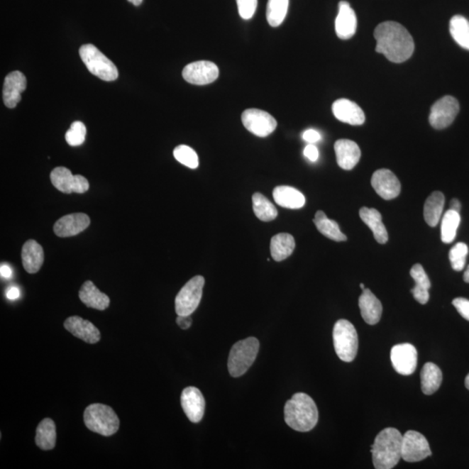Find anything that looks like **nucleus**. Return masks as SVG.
Wrapping results in <instances>:
<instances>
[{"label": "nucleus", "instance_id": "1", "mask_svg": "<svg viewBox=\"0 0 469 469\" xmlns=\"http://www.w3.org/2000/svg\"><path fill=\"white\" fill-rule=\"evenodd\" d=\"M377 53H382L393 63H402L410 59L414 42L408 30L397 22L381 23L374 32Z\"/></svg>", "mask_w": 469, "mask_h": 469}, {"label": "nucleus", "instance_id": "2", "mask_svg": "<svg viewBox=\"0 0 469 469\" xmlns=\"http://www.w3.org/2000/svg\"><path fill=\"white\" fill-rule=\"evenodd\" d=\"M319 409L307 394H294L285 407V420L289 427L298 432H309L319 421Z\"/></svg>", "mask_w": 469, "mask_h": 469}, {"label": "nucleus", "instance_id": "3", "mask_svg": "<svg viewBox=\"0 0 469 469\" xmlns=\"http://www.w3.org/2000/svg\"><path fill=\"white\" fill-rule=\"evenodd\" d=\"M402 436L397 429L387 428L375 437L371 446L375 468L391 469L402 459Z\"/></svg>", "mask_w": 469, "mask_h": 469}, {"label": "nucleus", "instance_id": "4", "mask_svg": "<svg viewBox=\"0 0 469 469\" xmlns=\"http://www.w3.org/2000/svg\"><path fill=\"white\" fill-rule=\"evenodd\" d=\"M84 424L92 432L111 436L118 432L120 421L111 407L100 403L88 406L84 414Z\"/></svg>", "mask_w": 469, "mask_h": 469}, {"label": "nucleus", "instance_id": "5", "mask_svg": "<svg viewBox=\"0 0 469 469\" xmlns=\"http://www.w3.org/2000/svg\"><path fill=\"white\" fill-rule=\"evenodd\" d=\"M259 347V341L255 337L239 341L233 345L228 359V369L231 377H239L246 373L257 358Z\"/></svg>", "mask_w": 469, "mask_h": 469}, {"label": "nucleus", "instance_id": "6", "mask_svg": "<svg viewBox=\"0 0 469 469\" xmlns=\"http://www.w3.org/2000/svg\"><path fill=\"white\" fill-rule=\"evenodd\" d=\"M333 341L336 355L343 362L351 363L358 351V335L351 321L341 319L333 329Z\"/></svg>", "mask_w": 469, "mask_h": 469}, {"label": "nucleus", "instance_id": "7", "mask_svg": "<svg viewBox=\"0 0 469 469\" xmlns=\"http://www.w3.org/2000/svg\"><path fill=\"white\" fill-rule=\"evenodd\" d=\"M79 55L92 75L104 81H114L118 79V71L116 65L95 45L88 44L81 46Z\"/></svg>", "mask_w": 469, "mask_h": 469}, {"label": "nucleus", "instance_id": "8", "mask_svg": "<svg viewBox=\"0 0 469 469\" xmlns=\"http://www.w3.org/2000/svg\"><path fill=\"white\" fill-rule=\"evenodd\" d=\"M204 278L202 276L194 277L186 284L177 294L175 301V308L177 316H192V314L199 307L203 289Z\"/></svg>", "mask_w": 469, "mask_h": 469}, {"label": "nucleus", "instance_id": "9", "mask_svg": "<svg viewBox=\"0 0 469 469\" xmlns=\"http://www.w3.org/2000/svg\"><path fill=\"white\" fill-rule=\"evenodd\" d=\"M460 111L459 102L452 96H445L433 104L429 114V123L437 130L452 125Z\"/></svg>", "mask_w": 469, "mask_h": 469}, {"label": "nucleus", "instance_id": "10", "mask_svg": "<svg viewBox=\"0 0 469 469\" xmlns=\"http://www.w3.org/2000/svg\"><path fill=\"white\" fill-rule=\"evenodd\" d=\"M431 455L429 441L421 433L409 430L402 436V459L408 463H417Z\"/></svg>", "mask_w": 469, "mask_h": 469}, {"label": "nucleus", "instance_id": "11", "mask_svg": "<svg viewBox=\"0 0 469 469\" xmlns=\"http://www.w3.org/2000/svg\"><path fill=\"white\" fill-rule=\"evenodd\" d=\"M244 127L260 138L268 137L277 129V122L268 112L259 109H248L242 114Z\"/></svg>", "mask_w": 469, "mask_h": 469}, {"label": "nucleus", "instance_id": "12", "mask_svg": "<svg viewBox=\"0 0 469 469\" xmlns=\"http://www.w3.org/2000/svg\"><path fill=\"white\" fill-rule=\"evenodd\" d=\"M50 182L60 192L67 194H83L90 188L87 178L81 175H73L71 170L65 167L54 169L50 173Z\"/></svg>", "mask_w": 469, "mask_h": 469}, {"label": "nucleus", "instance_id": "13", "mask_svg": "<svg viewBox=\"0 0 469 469\" xmlns=\"http://www.w3.org/2000/svg\"><path fill=\"white\" fill-rule=\"evenodd\" d=\"M219 76V69L211 61L193 62L183 70V77L188 83L205 85L214 82Z\"/></svg>", "mask_w": 469, "mask_h": 469}, {"label": "nucleus", "instance_id": "14", "mask_svg": "<svg viewBox=\"0 0 469 469\" xmlns=\"http://www.w3.org/2000/svg\"><path fill=\"white\" fill-rule=\"evenodd\" d=\"M390 359L394 370L400 375H410L416 370L417 351L412 344L394 345L391 350Z\"/></svg>", "mask_w": 469, "mask_h": 469}, {"label": "nucleus", "instance_id": "15", "mask_svg": "<svg viewBox=\"0 0 469 469\" xmlns=\"http://www.w3.org/2000/svg\"><path fill=\"white\" fill-rule=\"evenodd\" d=\"M371 185L378 195L385 200L395 199L401 193V183L390 170L382 169L374 172Z\"/></svg>", "mask_w": 469, "mask_h": 469}, {"label": "nucleus", "instance_id": "16", "mask_svg": "<svg viewBox=\"0 0 469 469\" xmlns=\"http://www.w3.org/2000/svg\"><path fill=\"white\" fill-rule=\"evenodd\" d=\"M181 405L186 416L193 424L203 419L205 409V400L203 394L195 387H188L181 394Z\"/></svg>", "mask_w": 469, "mask_h": 469}, {"label": "nucleus", "instance_id": "17", "mask_svg": "<svg viewBox=\"0 0 469 469\" xmlns=\"http://www.w3.org/2000/svg\"><path fill=\"white\" fill-rule=\"evenodd\" d=\"M90 224V218L84 213H73L57 220L53 231L60 238H70L87 230Z\"/></svg>", "mask_w": 469, "mask_h": 469}, {"label": "nucleus", "instance_id": "18", "mask_svg": "<svg viewBox=\"0 0 469 469\" xmlns=\"http://www.w3.org/2000/svg\"><path fill=\"white\" fill-rule=\"evenodd\" d=\"M333 114L343 123L351 126H362L365 122V114L362 108L353 101L341 99L335 101L332 106Z\"/></svg>", "mask_w": 469, "mask_h": 469}, {"label": "nucleus", "instance_id": "19", "mask_svg": "<svg viewBox=\"0 0 469 469\" xmlns=\"http://www.w3.org/2000/svg\"><path fill=\"white\" fill-rule=\"evenodd\" d=\"M26 89V77L21 72H13L6 77L3 88V99L6 106L15 108L21 102V93Z\"/></svg>", "mask_w": 469, "mask_h": 469}, {"label": "nucleus", "instance_id": "20", "mask_svg": "<svg viewBox=\"0 0 469 469\" xmlns=\"http://www.w3.org/2000/svg\"><path fill=\"white\" fill-rule=\"evenodd\" d=\"M65 329L77 338L91 344L99 343L101 339L100 331L90 321L81 319L80 316H71L65 320Z\"/></svg>", "mask_w": 469, "mask_h": 469}, {"label": "nucleus", "instance_id": "21", "mask_svg": "<svg viewBox=\"0 0 469 469\" xmlns=\"http://www.w3.org/2000/svg\"><path fill=\"white\" fill-rule=\"evenodd\" d=\"M358 18L355 11L351 9L350 3L341 1L339 3L338 14L336 18V33L341 40H350L356 32Z\"/></svg>", "mask_w": 469, "mask_h": 469}, {"label": "nucleus", "instance_id": "22", "mask_svg": "<svg viewBox=\"0 0 469 469\" xmlns=\"http://www.w3.org/2000/svg\"><path fill=\"white\" fill-rule=\"evenodd\" d=\"M335 151L337 164L346 170L355 168L362 155L358 143L348 139L337 140L335 143Z\"/></svg>", "mask_w": 469, "mask_h": 469}, {"label": "nucleus", "instance_id": "23", "mask_svg": "<svg viewBox=\"0 0 469 469\" xmlns=\"http://www.w3.org/2000/svg\"><path fill=\"white\" fill-rule=\"evenodd\" d=\"M359 308L364 321L368 324L379 323L382 315V305L378 298L369 289H364L359 297Z\"/></svg>", "mask_w": 469, "mask_h": 469}, {"label": "nucleus", "instance_id": "24", "mask_svg": "<svg viewBox=\"0 0 469 469\" xmlns=\"http://www.w3.org/2000/svg\"><path fill=\"white\" fill-rule=\"evenodd\" d=\"M44 250L40 243L34 240H28L22 249L23 266L30 274L37 273L40 271L44 263Z\"/></svg>", "mask_w": 469, "mask_h": 469}, {"label": "nucleus", "instance_id": "25", "mask_svg": "<svg viewBox=\"0 0 469 469\" xmlns=\"http://www.w3.org/2000/svg\"><path fill=\"white\" fill-rule=\"evenodd\" d=\"M273 197L278 205L292 210L301 209L306 203L304 194L290 186H277L274 189Z\"/></svg>", "mask_w": 469, "mask_h": 469}, {"label": "nucleus", "instance_id": "26", "mask_svg": "<svg viewBox=\"0 0 469 469\" xmlns=\"http://www.w3.org/2000/svg\"><path fill=\"white\" fill-rule=\"evenodd\" d=\"M360 219L370 227L377 243L385 244L389 240V234L382 223L381 213L375 209L363 207L359 211Z\"/></svg>", "mask_w": 469, "mask_h": 469}, {"label": "nucleus", "instance_id": "27", "mask_svg": "<svg viewBox=\"0 0 469 469\" xmlns=\"http://www.w3.org/2000/svg\"><path fill=\"white\" fill-rule=\"evenodd\" d=\"M79 298L83 304L89 308L104 310L109 307L110 298L107 294L101 292L92 281H87L81 287Z\"/></svg>", "mask_w": 469, "mask_h": 469}, {"label": "nucleus", "instance_id": "28", "mask_svg": "<svg viewBox=\"0 0 469 469\" xmlns=\"http://www.w3.org/2000/svg\"><path fill=\"white\" fill-rule=\"evenodd\" d=\"M421 390L425 394L436 393L443 382V372L435 363H427L421 372Z\"/></svg>", "mask_w": 469, "mask_h": 469}, {"label": "nucleus", "instance_id": "29", "mask_svg": "<svg viewBox=\"0 0 469 469\" xmlns=\"http://www.w3.org/2000/svg\"><path fill=\"white\" fill-rule=\"evenodd\" d=\"M445 197L441 192H434L424 204V219L429 226L436 227L443 216Z\"/></svg>", "mask_w": 469, "mask_h": 469}, {"label": "nucleus", "instance_id": "30", "mask_svg": "<svg viewBox=\"0 0 469 469\" xmlns=\"http://www.w3.org/2000/svg\"><path fill=\"white\" fill-rule=\"evenodd\" d=\"M296 247L293 236L288 233L274 236L270 242V253L275 261L281 262L292 255Z\"/></svg>", "mask_w": 469, "mask_h": 469}, {"label": "nucleus", "instance_id": "31", "mask_svg": "<svg viewBox=\"0 0 469 469\" xmlns=\"http://www.w3.org/2000/svg\"><path fill=\"white\" fill-rule=\"evenodd\" d=\"M313 221L317 230L326 238L336 242L346 241L347 236L341 231L338 224L334 220L329 219L324 211H317Z\"/></svg>", "mask_w": 469, "mask_h": 469}, {"label": "nucleus", "instance_id": "32", "mask_svg": "<svg viewBox=\"0 0 469 469\" xmlns=\"http://www.w3.org/2000/svg\"><path fill=\"white\" fill-rule=\"evenodd\" d=\"M56 440V425L52 419L46 418L38 426L36 444L43 451H50L55 448Z\"/></svg>", "mask_w": 469, "mask_h": 469}, {"label": "nucleus", "instance_id": "33", "mask_svg": "<svg viewBox=\"0 0 469 469\" xmlns=\"http://www.w3.org/2000/svg\"><path fill=\"white\" fill-rule=\"evenodd\" d=\"M449 31L453 40L460 48L469 50V21L466 18L456 15L449 23Z\"/></svg>", "mask_w": 469, "mask_h": 469}, {"label": "nucleus", "instance_id": "34", "mask_svg": "<svg viewBox=\"0 0 469 469\" xmlns=\"http://www.w3.org/2000/svg\"><path fill=\"white\" fill-rule=\"evenodd\" d=\"M255 215L263 222H270L277 219V210L275 205L261 193H255L252 197Z\"/></svg>", "mask_w": 469, "mask_h": 469}, {"label": "nucleus", "instance_id": "35", "mask_svg": "<svg viewBox=\"0 0 469 469\" xmlns=\"http://www.w3.org/2000/svg\"><path fill=\"white\" fill-rule=\"evenodd\" d=\"M289 0H268L267 5V21L272 27L282 24L288 13Z\"/></svg>", "mask_w": 469, "mask_h": 469}, {"label": "nucleus", "instance_id": "36", "mask_svg": "<svg viewBox=\"0 0 469 469\" xmlns=\"http://www.w3.org/2000/svg\"><path fill=\"white\" fill-rule=\"evenodd\" d=\"M460 223L459 212L448 210L445 213L441 220V241L445 243H451L455 240L457 230Z\"/></svg>", "mask_w": 469, "mask_h": 469}, {"label": "nucleus", "instance_id": "37", "mask_svg": "<svg viewBox=\"0 0 469 469\" xmlns=\"http://www.w3.org/2000/svg\"><path fill=\"white\" fill-rule=\"evenodd\" d=\"M174 158L180 164L191 169H197L199 165V156L191 147L182 145L176 147L173 151Z\"/></svg>", "mask_w": 469, "mask_h": 469}, {"label": "nucleus", "instance_id": "38", "mask_svg": "<svg viewBox=\"0 0 469 469\" xmlns=\"http://www.w3.org/2000/svg\"><path fill=\"white\" fill-rule=\"evenodd\" d=\"M468 247L466 243H458L449 251L452 268L456 271H461L466 265Z\"/></svg>", "mask_w": 469, "mask_h": 469}, {"label": "nucleus", "instance_id": "39", "mask_svg": "<svg viewBox=\"0 0 469 469\" xmlns=\"http://www.w3.org/2000/svg\"><path fill=\"white\" fill-rule=\"evenodd\" d=\"M87 136V127L82 122L75 121L72 123L71 127L65 133V140L71 146H79L83 145Z\"/></svg>", "mask_w": 469, "mask_h": 469}, {"label": "nucleus", "instance_id": "40", "mask_svg": "<svg viewBox=\"0 0 469 469\" xmlns=\"http://www.w3.org/2000/svg\"><path fill=\"white\" fill-rule=\"evenodd\" d=\"M411 277L416 282L414 289L421 290H429L431 288V282H430L427 273L425 272L424 267L419 263L414 265L410 270Z\"/></svg>", "mask_w": 469, "mask_h": 469}, {"label": "nucleus", "instance_id": "41", "mask_svg": "<svg viewBox=\"0 0 469 469\" xmlns=\"http://www.w3.org/2000/svg\"><path fill=\"white\" fill-rule=\"evenodd\" d=\"M240 17L245 21L254 16L258 7V0H236Z\"/></svg>", "mask_w": 469, "mask_h": 469}, {"label": "nucleus", "instance_id": "42", "mask_svg": "<svg viewBox=\"0 0 469 469\" xmlns=\"http://www.w3.org/2000/svg\"><path fill=\"white\" fill-rule=\"evenodd\" d=\"M453 305L464 319L469 321V300L463 297H457L453 299Z\"/></svg>", "mask_w": 469, "mask_h": 469}, {"label": "nucleus", "instance_id": "43", "mask_svg": "<svg viewBox=\"0 0 469 469\" xmlns=\"http://www.w3.org/2000/svg\"><path fill=\"white\" fill-rule=\"evenodd\" d=\"M304 154V156L311 162L317 161L319 158V150L316 145H313V143H309V145L305 147Z\"/></svg>", "mask_w": 469, "mask_h": 469}, {"label": "nucleus", "instance_id": "44", "mask_svg": "<svg viewBox=\"0 0 469 469\" xmlns=\"http://www.w3.org/2000/svg\"><path fill=\"white\" fill-rule=\"evenodd\" d=\"M304 140L309 143H315L321 140V134L319 131L313 129L305 131L302 134Z\"/></svg>", "mask_w": 469, "mask_h": 469}, {"label": "nucleus", "instance_id": "45", "mask_svg": "<svg viewBox=\"0 0 469 469\" xmlns=\"http://www.w3.org/2000/svg\"><path fill=\"white\" fill-rule=\"evenodd\" d=\"M177 324L182 329H187L192 326V319L191 316H177Z\"/></svg>", "mask_w": 469, "mask_h": 469}, {"label": "nucleus", "instance_id": "46", "mask_svg": "<svg viewBox=\"0 0 469 469\" xmlns=\"http://www.w3.org/2000/svg\"><path fill=\"white\" fill-rule=\"evenodd\" d=\"M19 294H21V292H19L18 288L15 286L10 287V288L7 289L6 292V297L9 298V300L18 299Z\"/></svg>", "mask_w": 469, "mask_h": 469}, {"label": "nucleus", "instance_id": "47", "mask_svg": "<svg viewBox=\"0 0 469 469\" xmlns=\"http://www.w3.org/2000/svg\"><path fill=\"white\" fill-rule=\"evenodd\" d=\"M0 273L4 278H10L11 277V269L9 265H2L0 267Z\"/></svg>", "mask_w": 469, "mask_h": 469}, {"label": "nucleus", "instance_id": "48", "mask_svg": "<svg viewBox=\"0 0 469 469\" xmlns=\"http://www.w3.org/2000/svg\"><path fill=\"white\" fill-rule=\"evenodd\" d=\"M460 209H461L460 202L458 199H453L451 202V210L460 213Z\"/></svg>", "mask_w": 469, "mask_h": 469}, {"label": "nucleus", "instance_id": "49", "mask_svg": "<svg viewBox=\"0 0 469 469\" xmlns=\"http://www.w3.org/2000/svg\"><path fill=\"white\" fill-rule=\"evenodd\" d=\"M463 280L469 284V265L463 275Z\"/></svg>", "mask_w": 469, "mask_h": 469}, {"label": "nucleus", "instance_id": "50", "mask_svg": "<svg viewBox=\"0 0 469 469\" xmlns=\"http://www.w3.org/2000/svg\"><path fill=\"white\" fill-rule=\"evenodd\" d=\"M128 1L131 2V4H133V5L136 6H140L141 4L143 3V0H128Z\"/></svg>", "mask_w": 469, "mask_h": 469}, {"label": "nucleus", "instance_id": "51", "mask_svg": "<svg viewBox=\"0 0 469 469\" xmlns=\"http://www.w3.org/2000/svg\"><path fill=\"white\" fill-rule=\"evenodd\" d=\"M465 386L469 390V374L467 375L466 379H465Z\"/></svg>", "mask_w": 469, "mask_h": 469}, {"label": "nucleus", "instance_id": "52", "mask_svg": "<svg viewBox=\"0 0 469 469\" xmlns=\"http://www.w3.org/2000/svg\"><path fill=\"white\" fill-rule=\"evenodd\" d=\"M360 288L363 289V290L364 289H365V287H364V285H363V284H360Z\"/></svg>", "mask_w": 469, "mask_h": 469}]
</instances>
